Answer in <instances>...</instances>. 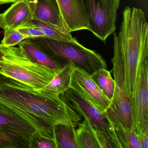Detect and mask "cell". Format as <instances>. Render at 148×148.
Returning a JSON list of instances; mask_svg holds the SVG:
<instances>
[{
    "mask_svg": "<svg viewBox=\"0 0 148 148\" xmlns=\"http://www.w3.org/2000/svg\"><path fill=\"white\" fill-rule=\"evenodd\" d=\"M120 0H84L91 32L103 42L114 33Z\"/></svg>",
    "mask_w": 148,
    "mask_h": 148,
    "instance_id": "5b68a950",
    "label": "cell"
},
{
    "mask_svg": "<svg viewBox=\"0 0 148 148\" xmlns=\"http://www.w3.org/2000/svg\"><path fill=\"white\" fill-rule=\"evenodd\" d=\"M104 114L113 128L116 125L125 128L133 126L131 99L116 85L110 106Z\"/></svg>",
    "mask_w": 148,
    "mask_h": 148,
    "instance_id": "30bf717a",
    "label": "cell"
},
{
    "mask_svg": "<svg viewBox=\"0 0 148 148\" xmlns=\"http://www.w3.org/2000/svg\"><path fill=\"white\" fill-rule=\"evenodd\" d=\"M92 129L100 148H118L117 145L106 134Z\"/></svg>",
    "mask_w": 148,
    "mask_h": 148,
    "instance_id": "cb8c5ba5",
    "label": "cell"
},
{
    "mask_svg": "<svg viewBox=\"0 0 148 148\" xmlns=\"http://www.w3.org/2000/svg\"><path fill=\"white\" fill-rule=\"evenodd\" d=\"M90 76L101 91L111 101L116 84L110 72L107 69L103 68L96 71Z\"/></svg>",
    "mask_w": 148,
    "mask_h": 148,
    "instance_id": "d6986e66",
    "label": "cell"
},
{
    "mask_svg": "<svg viewBox=\"0 0 148 148\" xmlns=\"http://www.w3.org/2000/svg\"><path fill=\"white\" fill-rule=\"evenodd\" d=\"M77 127L76 138L78 148H100L91 126L86 119H83Z\"/></svg>",
    "mask_w": 148,
    "mask_h": 148,
    "instance_id": "e0dca14e",
    "label": "cell"
},
{
    "mask_svg": "<svg viewBox=\"0 0 148 148\" xmlns=\"http://www.w3.org/2000/svg\"><path fill=\"white\" fill-rule=\"evenodd\" d=\"M58 73L33 61L20 47L0 44V74L36 90L47 85Z\"/></svg>",
    "mask_w": 148,
    "mask_h": 148,
    "instance_id": "3957f363",
    "label": "cell"
},
{
    "mask_svg": "<svg viewBox=\"0 0 148 148\" xmlns=\"http://www.w3.org/2000/svg\"><path fill=\"white\" fill-rule=\"evenodd\" d=\"M31 141L0 128V148H32Z\"/></svg>",
    "mask_w": 148,
    "mask_h": 148,
    "instance_id": "ffe728a7",
    "label": "cell"
},
{
    "mask_svg": "<svg viewBox=\"0 0 148 148\" xmlns=\"http://www.w3.org/2000/svg\"><path fill=\"white\" fill-rule=\"evenodd\" d=\"M31 22L38 27L45 37L64 41H74L76 40V38L72 37L71 34L63 33L53 27L42 21L33 19Z\"/></svg>",
    "mask_w": 148,
    "mask_h": 148,
    "instance_id": "44dd1931",
    "label": "cell"
},
{
    "mask_svg": "<svg viewBox=\"0 0 148 148\" xmlns=\"http://www.w3.org/2000/svg\"><path fill=\"white\" fill-rule=\"evenodd\" d=\"M32 148H56V146L51 140L39 136L33 139Z\"/></svg>",
    "mask_w": 148,
    "mask_h": 148,
    "instance_id": "d4e9b609",
    "label": "cell"
},
{
    "mask_svg": "<svg viewBox=\"0 0 148 148\" xmlns=\"http://www.w3.org/2000/svg\"><path fill=\"white\" fill-rule=\"evenodd\" d=\"M111 72L116 85L131 99L139 65L148 56V24L142 9L126 7L120 30L113 33Z\"/></svg>",
    "mask_w": 148,
    "mask_h": 148,
    "instance_id": "7a4b0ae2",
    "label": "cell"
},
{
    "mask_svg": "<svg viewBox=\"0 0 148 148\" xmlns=\"http://www.w3.org/2000/svg\"><path fill=\"white\" fill-rule=\"evenodd\" d=\"M2 14L6 27L17 29L29 24L33 20L32 11L27 0L14 2Z\"/></svg>",
    "mask_w": 148,
    "mask_h": 148,
    "instance_id": "4fadbf2b",
    "label": "cell"
},
{
    "mask_svg": "<svg viewBox=\"0 0 148 148\" xmlns=\"http://www.w3.org/2000/svg\"><path fill=\"white\" fill-rule=\"evenodd\" d=\"M28 39L59 64L81 68L90 75L99 69H107L106 62L99 53L80 45L77 40L67 41L45 37Z\"/></svg>",
    "mask_w": 148,
    "mask_h": 148,
    "instance_id": "277c9868",
    "label": "cell"
},
{
    "mask_svg": "<svg viewBox=\"0 0 148 148\" xmlns=\"http://www.w3.org/2000/svg\"><path fill=\"white\" fill-rule=\"evenodd\" d=\"M16 29L21 33L26 36L28 39L45 37L38 27L32 22Z\"/></svg>",
    "mask_w": 148,
    "mask_h": 148,
    "instance_id": "603a6c76",
    "label": "cell"
},
{
    "mask_svg": "<svg viewBox=\"0 0 148 148\" xmlns=\"http://www.w3.org/2000/svg\"><path fill=\"white\" fill-rule=\"evenodd\" d=\"M73 66L66 65L47 85L39 91L58 96L64 94L70 88L71 73Z\"/></svg>",
    "mask_w": 148,
    "mask_h": 148,
    "instance_id": "9a60e30c",
    "label": "cell"
},
{
    "mask_svg": "<svg viewBox=\"0 0 148 148\" xmlns=\"http://www.w3.org/2000/svg\"><path fill=\"white\" fill-rule=\"evenodd\" d=\"M57 1L70 32L82 30L91 32L84 0H57Z\"/></svg>",
    "mask_w": 148,
    "mask_h": 148,
    "instance_id": "8fae6325",
    "label": "cell"
},
{
    "mask_svg": "<svg viewBox=\"0 0 148 148\" xmlns=\"http://www.w3.org/2000/svg\"><path fill=\"white\" fill-rule=\"evenodd\" d=\"M76 128L72 125L62 124L54 125L56 148H78Z\"/></svg>",
    "mask_w": 148,
    "mask_h": 148,
    "instance_id": "2e32d148",
    "label": "cell"
},
{
    "mask_svg": "<svg viewBox=\"0 0 148 148\" xmlns=\"http://www.w3.org/2000/svg\"><path fill=\"white\" fill-rule=\"evenodd\" d=\"M0 103L26 120L42 137L54 143L55 125L77 128L84 119L58 95L36 90L1 74Z\"/></svg>",
    "mask_w": 148,
    "mask_h": 148,
    "instance_id": "6da1fadb",
    "label": "cell"
},
{
    "mask_svg": "<svg viewBox=\"0 0 148 148\" xmlns=\"http://www.w3.org/2000/svg\"><path fill=\"white\" fill-rule=\"evenodd\" d=\"M70 88L104 114L111 101L101 91L90 75L81 68L73 66L71 75Z\"/></svg>",
    "mask_w": 148,
    "mask_h": 148,
    "instance_id": "ba28073f",
    "label": "cell"
},
{
    "mask_svg": "<svg viewBox=\"0 0 148 148\" xmlns=\"http://www.w3.org/2000/svg\"><path fill=\"white\" fill-rule=\"evenodd\" d=\"M18 45L33 61L56 72L58 73L65 66L57 62L29 39L25 40Z\"/></svg>",
    "mask_w": 148,
    "mask_h": 148,
    "instance_id": "5bb4252c",
    "label": "cell"
},
{
    "mask_svg": "<svg viewBox=\"0 0 148 148\" xmlns=\"http://www.w3.org/2000/svg\"><path fill=\"white\" fill-rule=\"evenodd\" d=\"M131 102L133 126L138 134L148 127V56L140 62Z\"/></svg>",
    "mask_w": 148,
    "mask_h": 148,
    "instance_id": "52a82bcc",
    "label": "cell"
},
{
    "mask_svg": "<svg viewBox=\"0 0 148 148\" xmlns=\"http://www.w3.org/2000/svg\"><path fill=\"white\" fill-rule=\"evenodd\" d=\"M33 19L42 21L63 33L71 34L61 15L57 0H27Z\"/></svg>",
    "mask_w": 148,
    "mask_h": 148,
    "instance_id": "9c48e42d",
    "label": "cell"
},
{
    "mask_svg": "<svg viewBox=\"0 0 148 148\" xmlns=\"http://www.w3.org/2000/svg\"><path fill=\"white\" fill-rule=\"evenodd\" d=\"M0 28L5 29L6 28V26L4 23V21L2 18V14H0Z\"/></svg>",
    "mask_w": 148,
    "mask_h": 148,
    "instance_id": "83f0119b",
    "label": "cell"
},
{
    "mask_svg": "<svg viewBox=\"0 0 148 148\" xmlns=\"http://www.w3.org/2000/svg\"><path fill=\"white\" fill-rule=\"evenodd\" d=\"M140 148H148V127L138 134Z\"/></svg>",
    "mask_w": 148,
    "mask_h": 148,
    "instance_id": "484cf974",
    "label": "cell"
},
{
    "mask_svg": "<svg viewBox=\"0 0 148 148\" xmlns=\"http://www.w3.org/2000/svg\"><path fill=\"white\" fill-rule=\"evenodd\" d=\"M59 96L68 106L86 119L92 128L106 134L119 148L114 129L105 114L71 88Z\"/></svg>",
    "mask_w": 148,
    "mask_h": 148,
    "instance_id": "8992f818",
    "label": "cell"
},
{
    "mask_svg": "<svg viewBox=\"0 0 148 148\" xmlns=\"http://www.w3.org/2000/svg\"><path fill=\"white\" fill-rule=\"evenodd\" d=\"M5 34L1 44L6 47H14L28 38L21 33L16 29L6 27L4 29Z\"/></svg>",
    "mask_w": 148,
    "mask_h": 148,
    "instance_id": "7402d4cb",
    "label": "cell"
},
{
    "mask_svg": "<svg viewBox=\"0 0 148 148\" xmlns=\"http://www.w3.org/2000/svg\"><path fill=\"white\" fill-rule=\"evenodd\" d=\"M0 128L32 141L40 136L32 125L12 110L0 103Z\"/></svg>",
    "mask_w": 148,
    "mask_h": 148,
    "instance_id": "7c38bea8",
    "label": "cell"
},
{
    "mask_svg": "<svg viewBox=\"0 0 148 148\" xmlns=\"http://www.w3.org/2000/svg\"><path fill=\"white\" fill-rule=\"evenodd\" d=\"M113 129L119 148H140L138 135L134 126L125 128L116 125Z\"/></svg>",
    "mask_w": 148,
    "mask_h": 148,
    "instance_id": "ac0fdd59",
    "label": "cell"
},
{
    "mask_svg": "<svg viewBox=\"0 0 148 148\" xmlns=\"http://www.w3.org/2000/svg\"><path fill=\"white\" fill-rule=\"evenodd\" d=\"M21 0H0V5L7 4V3H14Z\"/></svg>",
    "mask_w": 148,
    "mask_h": 148,
    "instance_id": "4316f807",
    "label": "cell"
}]
</instances>
